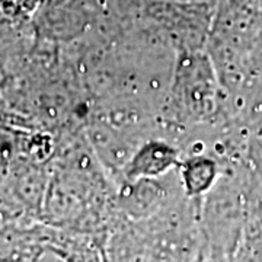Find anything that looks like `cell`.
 <instances>
[{
    "instance_id": "6",
    "label": "cell",
    "mask_w": 262,
    "mask_h": 262,
    "mask_svg": "<svg viewBox=\"0 0 262 262\" xmlns=\"http://www.w3.org/2000/svg\"><path fill=\"white\" fill-rule=\"evenodd\" d=\"M177 172L185 196L200 201L219 181L223 172V165L211 156L196 155L182 158Z\"/></svg>"
},
{
    "instance_id": "1",
    "label": "cell",
    "mask_w": 262,
    "mask_h": 262,
    "mask_svg": "<svg viewBox=\"0 0 262 262\" xmlns=\"http://www.w3.org/2000/svg\"><path fill=\"white\" fill-rule=\"evenodd\" d=\"M226 96L206 50L178 51L162 111L165 140L175 144L182 131L215 121L225 114Z\"/></svg>"
},
{
    "instance_id": "3",
    "label": "cell",
    "mask_w": 262,
    "mask_h": 262,
    "mask_svg": "<svg viewBox=\"0 0 262 262\" xmlns=\"http://www.w3.org/2000/svg\"><path fill=\"white\" fill-rule=\"evenodd\" d=\"M115 210L131 222L144 220L185 196L177 169L159 178H143L114 182Z\"/></svg>"
},
{
    "instance_id": "8",
    "label": "cell",
    "mask_w": 262,
    "mask_h": 262,
    "mask_svg": "<svg viewBox=\"0 0 262 262\" xmlns=\"http://www.w3.org/2000/svg\"><path fill=\"white\" fill-rule=\"evenodd\" d=\"M255 3H256V8H258L259 12L262 13V0H255Z\"/></svg>"
},
{
    "instance_id": "7",
    "label": "cell",
    "mask_w": 262,
    "mask_h": 262,
    "mask_svg": "<svg viewBox=\"0 0 262 262\" xmlns=\"http://www.w3.org/2000/svg\"><path fill=\"white\" fill-rule=\"evenodd\" d=\"M63 262H103V258L101 248L94 237L86 234L66 232Z\"/></svg>"
},
{
    "instance_id": "4",
    "label": "cell",
    "mask_w": 262,
    "mask_h": 262,
    "mask_svg": "<svg viewBox=\"0 0 262 262\" xmlns=\"http://www.w3.org/2000/svg\"><path fill=\"white\" fill-rule=\"evenodd\" d=\"M181 162V151L170 141L163 139H149L141 143L140 147L134 151L125 168L122 169L118 179L159 178L178 168ZM114 181V182H115Z\"/></svg>"
},
{
    "instance_id": "2",
    "label": "cell",
    "mask_w": 262,
    "mask_h": 262,
    "mask_svg": "<svg viewBox=\"0 0 262 262\" xmlns=\"http://www.w3.org/2000/svg\"><path fill=\"white\" fill-rule=\"evenodd\" d=\"M253 178L249 162L226 165L214 187L200 200V227L208 255L229 262L246 220Z\"/></svg>"
},
{
    "instance_id": "5",
    "label": "cell",
    "mask_w": 262,
    "mask_h": 262,
    "mask_svg": "<svg viewBox=\"0 0 262 262\" xmlns=\"http://www.w3.org/2000/svg\"><path fill=\"white\" fill-rule=\"evenodd\" d=\"M229 262H262V178L255 170L244 229Z\"/></svg>"
}]
</instances>
